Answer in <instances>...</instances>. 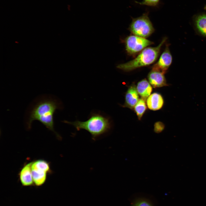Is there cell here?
<instances>
[{"mask_svg": "<svg viewBox=\"0 0 206 206\" xmlns=\"http://www.w3.org/2000/svg\"><path fill=\"white\" fill-rule=\"evenodd\" d=\"M138 98L136 88L132 85L128 88L126 93L124 106L130 108H133L138 101Z\"/></svg>", "mask_w": 206, "mask_h": 206, "instance_id": "obj_9", "label": "cell"}, {"mask_svg": "<svg viewBox=\"0 0 206 206\" xmlns=\"http://www.w3.org/2000/svg\"><path fill=\"white\" fill-rule=\"evenodd\" d=\"M194 23L198 31L202 35L206 36V14H201L196 16Z\"/></svg>", "mask_w": 206, "mask_h": 206, "instance_id": "obj_13", "label": "cell"}, {"mask_svg": "<svg viewBox=\"0 0 206 206\" xmlns=\"http://www.w3.org/2000/svg\"><path fill=\"white\" fill-rule=\"evenodd\" d=\"M166 39V37L164 38L156 47L145 48L134 59L126 63L118 65L117 68L124 71H129L153 63L157 59L161 48Z\"/></svg>", "mask_w": 206, "mask_h": 206, "instance_id": "obj_3", "label": "cell"}, {"mask_svg": "<svg viewBox=\"0 0 206 206\" xmlns=\"http://www.w3.org/2000/svg\"><path fill=\"white\" fill-rule=\"evenodd\" d=\"M165 126L163 123L161 122H156L154 125V130L157 133L161 132L164 129Z\"/></svg>", "mask_w": 206, "mask_h": 206, "instance_id": "obj_17", "label": "cell"}, {"mask_svg": "<svg viewBox=\"0 0 206 206\" xmlns=\"http://www.w3.org/2000/svg\"><path fill=\"white\" fill-rule=\"evenodd\" d=\"M161 0H143L141 2L135 1V3L140 5H145L152 7H157L160 3Z\"/></svg>", "mask_w": 206, "mask_h": 206, "instance_id": "obj_16", "label": "cell"}, {"mask_svg": "<svg viewBox=\"0 0 206 206\" xmlns=\"http://www.w3.org/2000/svg\"><path fill=\"white\" fill-rule=\"evenodd\" d=\"M64 122L73 125L77 130L84 129L87 131L91 134L93 140L108 132L111 127L109 118L98 113L92 114L85 121L77 120L70 122L64 120Z\"/></svg>", "mask_w": 206, "mask_h": 206, "instance_id": "obj_2", "label": "cell"}, {"mask_svg": "<svg viewBox=\"0 0 206 206\" xmlns=\"http://www.w3.org/2000/svg\"><path fill=\"white\" fill-rule=\"evenodd\" d=\"M204 9L206 11V5L204 6Z\"/></svg>", "mask_w": 206, "mask_h": 206, "instance_id": "obj_19", "label": "cell"}, {"mask_svg": "<svg viewBox=\"0 0 206 206\" xmlns=\"http://www.w3.org/2000/svg\"><path fill=\"white\" fill-rule=\"evenodd\" d=\"M165 74L159 70L152 69L148 75V78L150 84L153 87L159 88L167 85Z\"/></svg>", "mask_w": 206, "mask_h": 206, "instance_id": "obj_7", "label": "cell"}, {"mask_svg": "<svg viewBox=\"0 0 206 206\" xmlns=\"http://www.w3.org/2000/svg\"><path fill=\"white\" fill-rule=\"evenodd\" d=\"M126 50L130 55H134L141 52L147 46L153 44V42L134 35H130L125 39Z\"/></svg>", "mask_w": 206, "mask_h": 206, "instance_id": "obj_5", "label": "cell"}, {"mask_svg": "<svg viewBox=\"0 0 206 206\" xmlns=\"http://www.w3.org/2000/svg\"><path fill=\"white\" fill-rule=\"evenodd\" d=\"M133 206H151L148 202L145 201H140L136 202Z\"/></svg>", "mask_w": 206, "mask_h": 206, "instance_id": "obj_18", "label": "cell"}, {"mask_svg": "<svg viewBox=\"0 0 206 206\" xmlns=\"http://www.w3.org/2000/svg\"><path fill=\"white\" fill-rule=\"evenodd\" d=\"M172 58L168 45L161 54L158 61L152 68L159 70L165 73L171 64Z\"/></svg>", "mask_w": 206, "mask_h": 206, "instance_id": "obj_6", "label": "cell"}, {"mask_svg": "<svg viewBox=\"0 0 206 206\" xmlns=\"http://www.w3.org/2000/svg\"><path fill=\"white\" fill-rule=\"evenodd\" d=\"M146 108V104L144 100L140 99L134 107L135 112L139 120L141 119Z\"/></svg>", "mask_w": 206, "mask_h": 206, "instance_id": "obj_15", "label": "cell"}, {"mask_svg": "<svg viewBox=\"0 0 206 206\" xmlns=\"http://www.w3.org/2000/svg\"><path fill=\"white\" fill-rule=\"evenodd\" d=\"M59 102L50 96L40 98L33 105L28 112L26 120L28 129L31 128L32 122L37 120L48 130L53 132L60 139L61 137L54 130V115L57 109L60 108Z\"/></svg>", "mask_w": 206, "mask_h": 206, "instance_id": "obj_1", "label": "cell"}, {"mask_svg": "<svg viewBox=\"0 0 206 206\" xmlns=\"http://www.w3.org/2000/svg\"><path fill=\"white\" fill-rule=\"evenodd\" d=\"M136 88L138 93L144 100H145L148 97L152 90L150 83L145 79H144L138 83Z\"/></svg>", "mask_w": 206, "mask_h": 206, "instance_id": "obj_11", "label": "cell"}, {"mask_svg": "<svg viewBox=\"0 0 206 206\" xmlns=\"http://www.w3.org/2000/svg\"><path fill=\"white\" fill-rule=\"evenodd\" d=\"M149 12L146 11L140 16L132 18L129 29L134 35L146 38L154 32V29L149 17Z\"/></svg>", "mask_w": 206, "mask_h": 206, "instance_id": "obj_4", "label": "cell"}, {"mask_svg": "<svg viewBox=\"0 0 206 206\" xmlns=\"http://www.w3.org/2000/svg\"><path fill=\"white\" fill-rule=\"evenodd\" d=\"M34 185L37 187L43 185L45 182L47 173L43 171L31 168Z\"/></svg>", "mask_w": 206, "mask_h": 206, "instance_id": "obj_12", "label": "cell"}, {"mask_svg": "<svg viewBox=\"0 0 206 206\" xmlns=\"http://www.w3.org/2000/svg\"><path fill=\"white\" fill-rule=\"evenodd\" d=\"M31 168L43 171L47 174L51 172L49 163L44 160L39 159L32 162Z\"/></svg>", "mask_w": 206, "mask_h": 206, "instance_id": "obj_14", "label": "cell"}, {"mask_svg": "<svg viewBox=\"0 0 206 206\" xmlns=\"http://www.w3.org/2000/svg\"><path fill=\"white\" fill-rule=\"evenodd\" d=\"M146 104L148 108L153 110L160 109L164 104L163 99L162 96L157 93H154L147 98Z\"/></svg>", "mask_w": 206, "mask_h": 206, "instance_id": "obj_10", "label": "cell"}, {"mask_svg": "<svg viewBox=\"0 0 206 206\" xmlns=\"http://www.w3.org/2000/svg\"><path fill=\"white\" fill-rule=\"evenodd\" d=\"M32 163L31 162L25 165L19 173V180L23 186L30 187L34 185L31 173Z\"/></svg>", "mask_w": 206, "mask_h": 206, "instance_id": "obj_8", "label": "cell"}]
</instances>
